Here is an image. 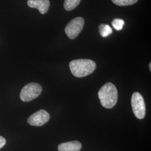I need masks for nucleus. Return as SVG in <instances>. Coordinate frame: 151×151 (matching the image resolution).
Here are the masks:
<instances>
[{
    "mask_svg": "<svg viewBox=\"0 0 151 151\" xmlns=\"http://www.w3.org/2000/svg\"><path fill=\"white\" fill-rule=\"evenodd\" d=\"M138 0H112L114 4L120 6L132 5L135 4Z\"/></svg>",
    "mask_w": 151,
    "mask_h": 151,
    "instance_id": "nucleus-11",
    "label": "nucleus"
},
{
    "mask_svg": "<svg viewBox=\"0 0 151 151\" xmlns=\"http://www.w3.org/2000/svg\"><path fill=\"white\" fill-rule=\"evenodd\" d=\"M95 62L88 59L73 60L70 63V68L72 75L76 77H83L91 75L95 70Z\"/></svg>",
    "mask_w": 151,
    "mask_h": 151,
    "instance_id": "nucleus-2",
    "label": "nucleus"
},
{
    "mask_svg": "<svg viewBox=\"0 0 151 151\" xmlns=\"http://www.w3.org/2000/svg\"><path fill=\"white\" fill-rule=\"evenodd\" d=\"M81 0H65L63 6L65 10L67 11H71L77 7Z\"/></svg>",
    "mask_w": 151,
    "mask_h": 151,
    "instance_id": "nucleus-9",
    "label": "nucleus"
},
{
    "mask_svg": "<svg viewBox=\"0 0 151 151\" xmlns=\"http://www.w3.org/2000/svg\"><path fill=\"white\" fill-rule=\"evenodd\" d=\"M85 24V20L81 17H77L68 22L65 27V32L70 39L77 38L82 32Z\"/></svg>",
    "mask_w": 151,
    "mask_h": 151,
    "instance_id": "nucleus-5",
    "label": "nucleus"
},
{
    "mask_svg": "<svg viewBox=\"0 0 151 151\" xmlns=\"http://www.w3.org/2000/svg\"><path fill=\"white\" fill-rule=\"evenodd\" d=\"M98 96L103 107L111 109L116 105L118 99V90L112 83L105 84L98 92Z\"/></svg>",
    "mask_w": 151,
    "mask_h": 151,
    "instance_id": "nucleus-1",
    "label": "nucleus"
},
{
    "mask_svg": "<svg viewBox=\"0 0 151 151\" xmlns=\"http://www.w3.org/2000/svg\"><path fill=\"white\" fill-rule=\"evenodd\" d=\"M131 103L135 117L139 119H143L146 115V105L142 95L138 92H134L132 96Z\"/></svg>",
    "mask_w": 151,
    "mask_h": 151,
    "instance_id": "nucleus-4",
    "label": "nucleus"
},
{
    "mask_svg": "<svg viewBox=\"0 0 151 151\" xmlns=\"http://www.w3.org/2000/svg\"><path fill=\"white\" fill-rule=\"evenodd\" d=\"M149 67H150V70H151V63H150L149 65Z\"/></svg>",
    "mask_w": 151,
    "mask_h": 151,
    "instance_id": "nucleus-14",
    "label": "nucleus"
},
{
    "mask_svg": "<svg viewBox=\"0 0 151 151\" xmlns=\"http://www.w3.org/2000/svg\"><path fill=\"white\" fill-rule=\"evenodd\" d=\"M124 24L125 22L124 20L120 19H115L112 22L113 27L116 30H118V31L122 30Z\"/></svg>",
    "mask_w": 151,
    "mask_h": 151,
    "instance_id": "nucleus-12",
    "label": "nucleus"
},
{
    "mask_svg": "<svg viewBox=\"0 0 151 151\" xmlns=\"http://www.w3.org/2000/svg\"><path fill=\"white\" fill-rule=\"evenodd\" d=\"M42 92V87L37 83H30L22 89L20 97L22 101L29 102L38 97Z\"/></svg>",
    "mask_w": 151,
    "mask_h": 151,
    "instance_id": "nucleus-3",
    "label": "nucleus"
},
{
    "mask_svg": "<svg viewBox=\"0 0 151 151\" xmlns=\"http://www.w3.org/2000/svg\"><path fill=\"white\" fill-rule=\"evenodd\" d=\"M82 145L77 140L63 143L58 147V151H80Z\"/></svg>",
    "mask_w": 151,
    "mask_h": 151,
    "instance_id": "nucleus-8",
    "label": "nucleus"
},
{
    "mask_svg": "<svg viewBox=\"0 0 151 151\" xmlns=\"http://www.w3.org/2000/svg\"><path fill=\"white\" fill-rule=\"evenodd\" d=\"M99 32L100 35L105 38L110 35L113 32V30L109 25L102 24L99 27Z\"/></svg>",
    "mask_w": 151,
    "mask_h": 151,
    "instance_id": "nucleus-10",
    "label": "nucleus"
},
{
    "mask_svg": "<svg viewBox=\"0 0 151 151\" xmlns=\"http://www.w3.org/2000/svg\"><path fill=\"white\" fill-rule=\"evenodd\" d=\"M6 139L2 136H0V149L5 145Z\"/></svg>",
    "mask_w": 151,
    "mask_h": 151,
    "instance_id": "nucleus-13",
    "label": "nucleus"
},
{
    "mask_svg": "<svg viewBox=\"0 0 151 151\" xmlns=\"http://www.w3.org/2000/svg\"><path fill=\"white\" fill-rule=\"evenodd\" d=\"M27 5L31 8L37 9L42 14H45L48 11L50 6L49 0H28Z\"/></svg>",
    "mask_w": 151,
    "mask_h": 151,
    "instance_id": "nucleus-7",
    "label": "nucleus"
},
{
    "mask_svg": "<svg viewBox=\"0 0 151 151\" xmlns=\"http://www.w3.org/2000/svg\"><path fill=\"white\" fill-rule=\"evenodd\" d=\"M50 119V115L45 110L42 109L33 114L27 119L28 123L36 127L42 126L47 123Z\"/></svg>",
    "mask_w": 151,
    "mask_h": 151,
    "instance_id": "nucleus-6",
    "label": "nucleus"
}]
</instances>
